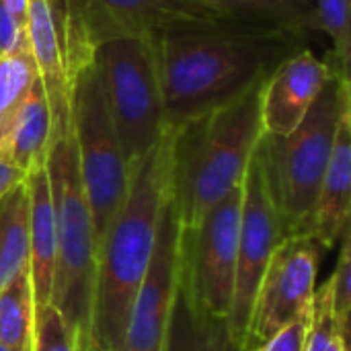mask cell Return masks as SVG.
Segmentation results:
<instances>
[{"label":"cell","instance_id":"obj_31","mask_svg":"<svg viewBox=\"0 0 351 351\" xmlns=\"http://www.w3.org/2000/svg\"><path fill=\"white\" fill-rule=\"evenodd\" d=\"M82 351H109V350H103V348H97V346H88L86 350Z\"/></svg>","mask_w":351,"mask_h":351},{"label":"cell","instance_id":"obj_32","mask_svg":"<svg viewBox=\"0 0 351 351\" xmlns=\"http://www.w3.org/2000/svg\"><path fill=\"white\" fill-rule=\"evenodd\" d=\"M0 351H8V350H6V348H4V346H0Z\"/></svg>","mask_w":351,"mask_h":351},{"label":"cell","instance_id":"obj_30","mask_svg":"<svg viewBox=\"0 0 351 351\" xmlns=\"http://www.w3.org/2000/svg\"><path fill=\"white\" fill-rule=\"evenodd\" d=\"M4 4V8L21 23H27V8H29V0H0Z\"/></svg>","mask_w":351,"mask_h":351},{"label":"cell","instance_id":"obj_2","mask_svg":"<svg viewBox=\"0 0 351 351\" xmlns=\"http://www.w3.org/2000/svg\"><path fill=\"white\" fill-rule=\"evenodd\" d=\"M175 128L128 167V193L97 251L90 343L121 351L132 306L156 243L160 212L173 187ZM86 346V348H88Z\"/></svg>","mask_w":351,"mask_h":351},{"label":"cell","instance_id":"obj_23","mask_svg":"<svg viewBox=\"0 0 351 351\" xmlns=\"http://www.w3.org/2000/svg\"><path fill=\"white\" fill-rule=\"evenodd\" d=\"M319 27L331 39L325 56L335 76L350 78L351 68V0H313Z\"/></svg>","mask_w":351,"mask_h":351},{"label":"cell","instance_id":"obj_29","mask_svg":"<svg viewBox=\"0 0 351 351\" xmlns=\"http://www.w3.org/2000/svg\"><path fill=\"white\" fill-rule=\"evenodd\" d=\"M23 181H25L23 171H19V169H14V167L0 160V197L6 195L12 187H16Z\"/></svg>","mask_w":351,"mask_h":351},{"label":"cell","instance_id":"obj_4","mask_svg":"<svg viewBox=\"0 0 351 351\" xmlns=\"http://www.w3.org/2000/svg\"><path fill=\"white\" fill-rule=\"evenodd\" d=\"M45 167L58 239L51 304L74 335L78 351H82L90 343L97 243L90 208L78 173L72 132L49 144Z\"/></svg>","mask_w":351,"mask_h":351},{"label":"cell","instance_id":"obj_17","mask_svg":"<svg viewBox=\"0 0 351 351\" xmlns=\"http://www.w3.org/2000/svg\"><path fill=\"white\" fill-rule=\"evenodd\" d=\"M162 351H239L230 337L228 321L208 315L197 304L183 265V251L177 294L165 331Z\"/></svg>","mask_w":351,"mask_h":351},{"label":"cell","instance_id":"obj_5","mask_svg":"<svg viewBox=\"0 0 351 351\" xmlns=\"http://www.w3.org/2000/svg\"><path fill=\"white\" fill-rule=\"evenodd\" d=\"M66 53L70 74V132L99 251L128 193V165L93 49L66 39Z\"/></svg>","mask_w":351,"mask_h":351},{"label":"cell","instance_id":"obj_12","mask_svg":"<svg viewBox=\"0 0 351 351\" xmlns=\"http://www.w3.org/2000/svg\"><path fill=\"white\" fill-rule=\"evenodd\" d=\"M183 251V228L177 216L173 187L165 199L156 243L140 290L136 294L121 351H162L173 311Z\"/></svg>","mask_w":351,"mask_h":351},{"label":"cell","instance_id":"obj_8","mask_svg":"<svg viewBox=\"0 0 351 351\" xmlns=\"http://www.w3.org/2000/svg\"><path fill=\"white\" fill-rule=\"evenodd\" d=\"M284 239L286 232L274 199L265 152L259 142L243 179L237 278H234V294L228 315V331L239 351H245L247 327H249L259 282L265 274V267L276 247Z\"/></svg>","mask_w":351,"mask_h":351},{"label":"cell","instance_id":"obj_10","mask_svg":"<svg viewBox=\"0 0 351 351\" xmlns=\"http://www.w3.org/2000/svg\"><path fill=\"white\" fill-rule=\"evenodd\" d=\"M319 243L304 234L286 237L259 282L247 327L245 351H253L280 329L311 321L317 292Z\"/></svg>","mask_w":351,"mask_h":351},{"label":"cell","instance_id":"obj_24","mask_svg":"<svg viewBox=\"0 0 351 351\" xmlns=\"http://www.w3.org/2000/svg\"><path fill=\"white\" fill-rule=\"evenodd\" d=\"M304 351H348V337L339 329L331 308L329 280L315 292Z\"/></svg>","mask_w":351,"mask_h":351},{"label":"cell","instance_id":"obj_20","mask_svg":"<svg viewBox=\"0 0 351 351\" xmlns=\"http://www.w3.org/2000/svg\"><path fill=\"white\" fill-rule=\"evenodd\" d=\"M29 267V193L25 181L0 197V290Z\"/></svg>","mask_w":351,"mask_h":351},{"label":"cell","instance_id":"obj_26","mask_svg":"<svg viewBox=\"0 0 351 351\" xmlns=\"http://www.w3.org/2000/svg\"><path fill=\"white\" fill-rule=\"evenodd\" d=\"M31 351H78L76 339L53 304L35 308Z\"/></svg>","mask_w":351,"mask_h":351},{"label":"cell","instance_id":"obj_18","mask_svg":"<svg viewBox=\"0 0 351 351\" xmlns=\"http://www.w3.org/2000/svg\"><path fill=\"white\" fill-rule=\"evenodd\" d=\"M51 142L49 109L39 86V80L31 88L29 97L10 119L0 138V160L23 171L25 175L45 162Z\"/></svg>","mask_w":351,"mask_h":351},{"label":"cell","instance_id":"obj_1","mask_svg":"<svg viewBox=\"0 0 351 351\" xmlns=\"http://www.w3.org/2000/svg\"><path fill=\"white\" fill-rule=\"evenodd\" d=\"M306 35L237 23L179 29L154 39L167 125L230 103L306 47Z\"/></svg>","mask_w":351,"mask_h":351},{"label":"cell","instance_id":"obj_7","mask_svg":"<svg viewBox=\"0 0 351 351\" xmlns=\"http://www.w3.org/2000/svg\"><path fill=\"white\" fill-rule=\"evenodd\" d=\"M125 165L140 160L165 134V105L154 39L119 35L95 49Z\"/></svg>","mask_w":351,"mask_h":351},{"label":"cell","instance_id":"obj_9","mask_svg":"<svg viewBox=\"0 0 351 351\" xmlns=\"http://www.w3.org/2000/svg\"><path fill=\"white\" fill-rule=\"evenodd\" d=\"M62 21L64 33L90 49L119 35L156 39L179 29L232 23L191 0H62Z\"/></svg>","mask_w":351,"mask_h":351},{"label":"cell","instance_id":"obj_6","mask_svg":"<svg viewBox=\"0 0 351 351\" xmlns=\"http://www.w3.org/2000/svg\"><path fill=\"white\" fill-rule=\"evenodd\" d=\"M351 105V80L331 76L304 119L286 136L263 134L267 175L286 237H308V222L331 156L335 132Z\"/></svg>","mask_w":351,"mask_h":351},{"label":"cell","instance_id":"obj_28","mask_svg":"<svg viewBox=\"0 0 351 351\" xmlns=\"http://www.w3.org/2000/svg\"><path fill=\"white\" fill-rule=\"evenodd\" d=\"M25 39V25H21L0 2V56L12 51Z\"/></svg>","mask_w":351,"mask_h":351},{"label":"cell","instance_id":"obj_14","mask_svg":"<svg viewBox=\"0 0 351 351\" xmlns=\"http://www.w3.org/2000/svg\"><path fill=\"white\" fill-rule=\"evenodd\" d=\"M333 70L308 47L286 58L263 82L261 121L267 136L290 134L308 113Z\"/></svg>","mask_w":351,"mask_h":351},{"label":"cell","instance_id":"obj_11","mask_svg":"<svg viewBox=\"0 0 351 351\" xmlns=\"http://www.w3.org/2000/svg\"><path fill=\"white\" fill-rule=\"evenodd\" d=\"M243 185L220 199L202 224L183 232V265L197 304L212 317L228 321L241 226Z\"/></svg>","mask_w":351,"mask_h":351},{"label":"cell","instance_id":"obj_25","mask_svg":"<svg viewBox=\"0 0 351 351\" xmlns=\"http://www.w3.org/2000/svg\"><path fill=\"white\" fill-rule=\"evenodd\" d=\"M331 284V308L335 321L346 337H350V317H351V234L350 228L341 237L339 259L335 271L329 278Z\"/></svg>","mask_w":351,"mask_h":351},{"label":"cell","instance_id":"obj_15","mask_svg":"<svg viewBox=\"0 0 351 351\" xmlns=\"http://www.w3.org/2000/svg\"><path fill=\"white\" fill-rule=\"evenodd\" d=\"M351 208V105L343 109L319 197L308 222V237L331 249L350 228Z\"/></svg>","mask_w":351,"mask_h":351},{"label":"cell","instance_id":"obj_13","mask_svg":"<svg viewBox=\"0 0 351 351\" xmlns=\"http://www.w3.org/2000/svg\"><path fill=\"white\" fill-rule=\"evenodd\" d=\"M25 41L49 109L53 142L70 132V74L62 0H29Z\"/></svg>","mask_w":351,"mask_h":351},{"label":"cell","instance_id":"obj_21","mask_svg":"<svg viewBox=\"0 0 351 351\" xmlns=\"http://www.w3.org/2000/svg\"><path fill=\"white\" fill-rule=\"evenodd\" d=\"M35 300L29 267L0 290V346L8 351H31Z\"/></svg>","mask_w":351,"mask_h":351},{"label":"cell","instance_id":"obj_27","mask_svg":"<svg viewBox=\"0 0 351 351\" xmlns=\"http://www.w3.org/2000/svg\"><path fill=\"white\" fill-rule=\"evenodd\" d=\"M308 325H311V321L292 323V325L280 329L276 335H271L267 341H263L253 351H304Z\"/></svg>","mask_w":351,"mask_h":351},{"label":"cell","instance_id":"obj_16","mask_svg":"<svg viewBox=\"0 0 351 351\" xmlns=\"http://www.w3.org/2000/svg\"><path fill=\"white\" fill-rule=\"evenodd\" d=\"M25 185L29 193V276L35 308H41L51 304L58 249L56 212L45 162L25 175Z\"/></svg>","mask_w":351,"mask_h":351},{"label":"cell","instance_id":"obj_19","mask_svg":"<svg viewBox=\"0 0 351 351\" xmlns=\"http://www.w3.org/2000/svg\"><path fill=\"white\" fill-rule=\"evenodd\" d=\"M212 8L226 21L249 25L284 29L302 35L321 31L313 0H191Z\"/></svg>","mask_w":351,"mask_h":351},{"label":"cell","instance_id":"obj_3","mask_svg":"<svg viewBox=\"0 0 351 351\" xmlns=\"http://www.w3.org/2000/svg\"><path fill=\"white\" fill-rule=\"evenodd\" d=\"M255 82L230 103L175 128L173 199L183 232L243 185L247 167L263 138L261 88Z\"/></svg>","mask_w":351,"mask_h":351},{"label":"cell","instance_id":"obj_22","mask_svg":"<svg viewBox=\"0 0 351 351\" xmlns=\"http://www.w3.org/2000/svg\"><path fill=\"white\" fill-rule=\"evenodd\" d=\"M37 82V70L23 39L12 51L0 56V138L16 115L31 88Z\"/></svg>","mask_w":351,"mask_h":351}]
</instances>
